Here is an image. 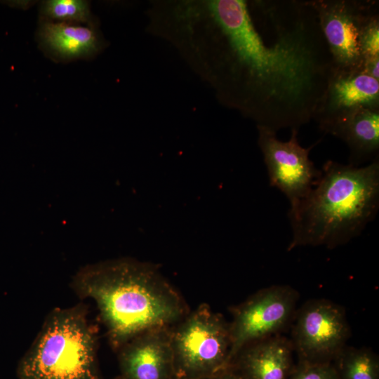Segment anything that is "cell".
<instances>
[{
	"instance_id": "22",
	"label": "cell",
	"mask_w": 379,
	"mask_h": 379,
	"mask_svg": "<svg viewBox=\"0 0 379 379\" xmlns=\"http://www.w3.org/2000/svg\"><path fill=\"white\" fill-rule=\"evenodd\" d=\"M113 379H124V378L120 375H118V376L114 378Z\"/></svg>"
},
{
	"instance_id": "4",
	"label": "cell",
	"mask_w": 379,
	"mask_h": 379,
	"mask_svg": "<svg viewBox=\"0 0 379 379\" xmlns=\"http://www.w3.org/2000/svg\"><path fill=\"white\" fill-rule=\"evenodd\" d=\"M98 336L85 305L54 308L20 359L18 378L102 379Z\"/></svg>"
},
{
	"instance_id": "17",
	"label": "cell",
	"mask_w": 379,
	"mask_h": 379,
	"mask_svg": "<svg viewBox=\"0 0 379 379\" xmlns=\"http://www.w3.org/2000/svg\"><path fill=\"white\" fill-rule=\"evenodd\" d=\"M288 379H340L333 362L310 363L299 361Z\"/></svg>"
},
{
	"instance_id": "9",
	"label": "cell",
	"mask_w": 379,
	"mask_h": 379,
	"mask_svg": "<svg viewBox=\"0 0 379 379\" xmlns=\"http://www.w3.org/2000/svg\"><path fill=\"white\" fill-rule=\"evenodd\" d=\"M349 334L343 307L326 299L312 300L298 312L292 345L299 361L333 362L345 347Z\"/></svg>"
},
{
	"instance_id": "21",
	"label": "cell",
	"mask_w": 379,
	"mask_h": 379,
	"mask_svg": "<svg viewBox=\"0 0 379 379\" xmlns=\"http://www.w3.org/2000/svg\"><path fill=\"white\" fill-rule=\"evenodd\" d=\"M173 379H207V378L175 376Z\"/></svg>"
},
{
	"instance_id": "2",
	"label": "cell",
	"mask_w": 379,
	"mask_h": 379,
	"mask_svg": "<svg viewBox=\"0 0 379 379\" xmlns=\"http://www.w3.org/2000/svg\"><path fill=\"white\" fill-rule=\"evenodd\" d=\"M71 287L80 298L95 302L115 352L143 332L173 326L189 312L154 265L131 258L87 265L73 277Z\"/></svg>"
},
{
	"instance_id": "10",
	"label": "cell",
	"mask_w": 379,
	"mask_h": 379,
	"mask_svg": "<svg viewBox=\"0 0 379 379\" xmlns=\"http://www.w3.org/2000/svg\"><path fill=\"white\" fill-rule=\"evenodd\" d=\"M363 109H379V80L361 71H335L329 78L312 119L326 133Z\"/></svg>"
},
{
	"instance_id": "13",
	"label": "cell",
	"mask_w": 379,
	"mask_h": 379,
	"mask_svg": "<svg viewBox=\"0 0 379 379\" xmlns=\"http://www.w3.org/2000/svg\"><path fill=\"white\" fill-rule=\"evenodd\" d=\"M332 135L349 149V164L360 166L379 159V109H363L338 126Z\"/></svg>"
},
{
	"instance_id": "1",
	"label": "cell",
	"mask_w": 379,
	"mask_h": 379,
	"mask_svg": "<svg viewBox=\"0 0 379 379\" xmlns=\"http://www.w3.org/2000/svg\"><path fill=\"white\" fill-rule=\"evenodd\" d=\"M215 65L218 100L276 133L312 119L333 70L310 0H227Z\"/></svg>"
},
{
	"instance_id": "16",
	"label": "cell",
	"mask_w": 379,
	"mask_h": 379,
	"mask_svg": "<svg viewBox=\"0 0 379 379\" xmlns=\"http://www.w3.org/2000/svg\"><path fill=\"white\" fill-rule=\"evenodd\" d=\"M42 12L58 22H86L90 18L88 4L82 0H49L44 3Z\"/></svg>"
},
{
	"instance_id": "5",
	"label": "cell",
	"mask_w": 379,
	"mask_h": 379,
	"mask_svg": "<svg viewBox=\"0 0 379 379\" xmlns=\"http://www.w3.org/2000/svg\"><path fill=\"white\" fill-rule=\"evenodd\" d=\"M175 376L208 378L227 367L229 324L206 304L171 327Z\"/></svg>"
},
{
	"instance_id": "11",
	"label": "cell",
	"mask_w": 379,
	"mask_h": 379,
	"mask_svg": "<svg viewBox=\"0 0 379 379\" xmlns=\"http://www.w3.org/2000/svg\"><path fill=\"white\" fill-rule=\"evenodd\" d=\"M171 328L143 332L117 351L124 379H173L175 376Z\"/></svg>"
},
{
	"instance_id": "18",
	"label": "cell",
	"mask_w": 379,
	"mask_h": 379,
	"mask_svg": "<svg viewBox=\"0 0 379 379\" xmlns=\"http://www.w3.org/2000/svg\"><path fill=\"white\" fill-rule=\"evenodd\" d=\"M364 62L366 59L379 57V15L366 27L361 39Z\"/></svg>"
},
{
	"instance_id": "14",
	"label": "cell",
	"mask_w": 379,
	"mask_h": 379,
	"mask_svg": "<svg viewBox=\"0 0 379 379\" xmlns=\"http://www.w3.org/2000/svg\"><path fill=\"white\" fill-rule=\"evenodd\" d=\"M39 36L50 51L63 59H73L98 51L100 41L91 26L46 21L42 23Z\"/></svg>"
},
{
	"instance_id": "20",
	"label": "cell",
	"mask_w": 379,
	"mask_h": 379,
	"mask_svg": "<svg viewBox=\"0 0 379 379\" xmlns=\"http://www.w3.org/2000/svg\"><path fill=\"white\" fill-rule=\"evenodd\" d=\"M207 379H245L235 368L228 366Z\"/></svg>"
},
{
	"instance_id": "8",
	"label": "cell",
	"mask_w": 379,
	"mask_h": 379,
	"mask_svg": "<svg viewBox=\"0 0 379 379\" xmlns=\"http://www.w3.org/2000/svg\"><path fill=\"white\" fill-rule=\"evenodd\" d=\"M258 143L267 170L270 185L288 199L290 209L296 207L310 193L321 175L309 155L315 145L305 148L298 141V130L291 129L288 141L279 140L277 133L257 126Z\"/></svg>"
},
{
	"instance_id": "12",
	"label": "cell",
	"mask_w": 379,
	"mask_h": 379,
	"mask_svg": "<svg viewBox=\"0 0 379 379\" xmlns=\"http://www.w3.org/2000/svg\"><path fill=\"white\" fill-rule=\"evenodd\" d=\"M292 343L270 336L243 348L229 366L245 379H288L293 368Z\"/></svg>"
},
{
	"instance_id": "15",
	"label": "cell",
	"mask_w": 379,
	"mask_h": 379,
	"mask_svg": "<svg viewBox=\"0 0 379 379\" xmlns=\"http://www.w3.org/2000/svg\"><path fill=\"white\" fill-rule=\"evenodd\" d=\"M333 363L340 379H379V359L370 349L345 346Z\"/></svg>"
},
{
	"instance_id": "19",
	"label": "cell",
	"mask_w": 379,
	"mask_h": 379,
	"mask_svg": "<svg viewBox=\"0 0 379 379\" xmlns=\"http://www.w3.org/2000/svg\"><path fill=\"white\" fill-rule=\"evenodd\" d=\"M361 71L379 80V57L365 60Z\"/></svg>"
},
{
	"instance_id": "3",
	"label": "cell",
	"mask_w": 379,
	"mask_h": 379,
	"mask_svg": "<svg viewBox=\"0 0 379 379\" xmlns=\"http://www.w3.org/2000/svg\"><path fill=\"white\" fill-rule=\"evenodd\" d=\"M379 208V159L364 166L328 160L310 193L288 216L299 246L333 248L358 237Z\"/></svg>"
},
{
	"instance_id": "7",
	"label": "cell",
	"mask_w": 379,
	"mask_h": 379,
	"mask_svg": "<svg viewBox=\"0 0 379 379\" xmlns=\"http://www.w3.org/2000/svg\"><path fill=\"white\" fill-rule=\"evenodd\" d=\"M298 292L289 286L263 288L233 309L227 367L246 346L272 336L294 313Z\"/></svg>"
},
{
	"instance_id": "6",
	"label": "cell",
	"mask_w": 379,
	"mask_h": 379,
	"mask_svg": "<svg viewBox=\"0 0 379 379\" xmlns=\"http://www.w3.org/2000/svg\"><path fill=\"white\" fill-rule=\"evenodd\" d=\"M327 44L335 71H361L362 34L379 15L376 0H310Z\"/></svg>"
}]
</instances>
